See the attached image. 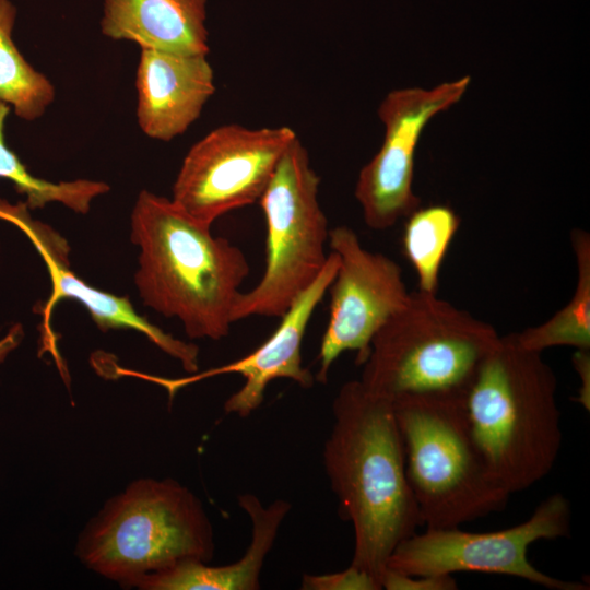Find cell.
<instances>
[{"label":"cell","instance_id":"1","mask_svg":"<svg viewBox=\"0 0 590 590\" xmlns=\"http://www.w3.org/2000/svg\"><path fill=\"white\" fill-rule=\"evenodd\" d=\"M323 465L341 516L352 523L350 565L381 578L394 548L423 527L410 487L392 403L359 379L342 385Z\"/></svg>","mask_w":590,"mask_h":590},{"label":"cell","instance_id":"2","mask_svg":"<svg viewBox=\"0 0 590 590\" xmlns=\"http://www.w3.org/2000/svg\"><path fill=\"white\" fill-rule=\"evenodd\" d=\"M140 249L134 282L143 304L177 318L190 339L229 333L239 287L249 274L244 252L211 233L172 199L142 190L131 213Z\"/></svg>","mask_w":590,"mask_h":590},{"label":"cell","instance_id":"3","mask_svg":"<svg viewBox=\"0 0 590 590\" xmlns=\"http://www.w3.org/2000/svg\"><path fill=\"white\" fill-rule=\"evenodd\" d=\"M557 379L542 353L500 337L482 362L464 406L473 439L498 484L510 495L553 470L562 442Z\"/></svg>","mask_w":590,"mask_h":590},{"label":"cell","instance_id":"4","mask_svg":"<svg viewBox=\"0 0 590 590\" xmlns=\"http://www.w3.org/2000/svg\"><path fill=\"white\" fill-rule=\"evenodd\" d=\"M500 335L437 294L410 293L375 334L361 382L393 402L406 397L464 399Z\"/></svg>","mask_w":590,"mask_h":590},{"label":"cell","instance_id":"5","mask_svg":"<svg viewBox=\"0 0 590 590\" xmlns=\"http://www.w3.org/2000/svg\"><path fill=\"white\" fill-rule=\"evenodd\" d=\"M215 543L201 500L172 479H141L111 498L78 542L81 562L125 587L179 563H209Z\"/></svg>","mask_w":590,"mask_h":590},{"label":"cell","instance_id":"6","mask_svg":"<svg viewBox=\"0 0 590 590\" xmlns=\"http://www.w3.org/2000/svg\"><path fill=\"white\" fill-rule=\"evenodd\" d=\"M391 403L425 528L461 527L507 506L510 494L493 477L473 439L464 399L406 397Z\"/></svg>","mask_w":590,"mask_h":590},{"label":"cell","instance_id":"7","mask_svg":"<svg viewBox=\"0 0 590 590\" xmlns=\"http://www.w3.org/2000/svg\"><path fill=\"white\" fill-rule=\"evenodd\" d=\"M320 178L296 137L259 199L267 226L266 269L260 282L235 300L233 321L281 318L321 273L328 255V220L318 201Z\"/></svg>","mask_w":590,"mask_h":590},{"label":"cell","instance_id":"8","mask_svg":"<svg viewBox=\"0 0 590 590\" xmlns=\"http://www.w3.org/2000/svg\"><path fill=\"white\" fill-rule=\"evenodd\" d=\"M570 531V503L562 493H555L541 502L527 520L503 530L473 532L452 527L416 532L394 548L386 569L405 575L475 571L517 577L550 590H586L585 582L550 576L528 557L533 543L568 538Z\"/></svg>","mask_w":590,"mask_h":590},{"label":"cell","instance_id":"9","mask_svg":"<svg viewBox=\"0 0 590 590\" xmlns=\"http://www.w3.org/2000/svg\"><path fill=\"white\" fill-rule=\"evenodd\" d=\"M296 137L285 126L251 129L231 123L213 129L186 154L172 200L209 225L258 202Z\"/></svg>","mask_w":590,"mask_h":590},{"label":"cell","instance_id":"10","mask_svg":"<svg viewBox=\"0 0 590 590\" xmlns=\"http://www.w3.org/2000/svg\"><path fill=\"white\" fill-rule=\"evenodd\" d=\"M470 84L465 75L430 90L408 87L389 92L378 107L385 127L378 152L361 169L355 198L366 225L392 227L421 206L413 191L415 151L426 125L458 103Z\"/></svg>","mask_w":590,"mask_h":590},{"label":"cell","instance_id":"11","mask_svg":"<svg viewBox=\"0 0 590 590\" xmlns=\"http://www.w3.org/2000/svg\"><path fill=\"white\" fill-rule=\"evenodd\" d=\"M328 241L339 258V267L328 290L330 318L316 375L323 384L342 353L356 352L357 364H363L375 334L404 306L410 295L399 264L380 252L365 249L352 228L344 225L331 228Z\"/></svg>","mask_w":590,"mask_h":590},{"label":"cell","instance_id":"12","mask_svg":"<svg viewBox=\"0 0 590 590\" xmlns=\"http://www.w3.org/2000/svg\"><path fill=\"white\" fill-rule=\"evenodd\" d=\"M26 203L12 205L0 199V219L19 227L42 256L51 280V294L44 305V340L48 347H55L50 316L56 304L62 298H72L82 304L92 320L103 332L114 329H132L144 334L163 352L177 359L190 374L199 368V347L174 338L139 315L129 297L116 296L94 288L80 279L69 266V245L52 227L33 220Z\"/></svg>","mask_w":590,"mask_h":590},{"label":"cell","instance_id":"13","mask_svg":"<svg viewBox=\"0 0 590 590\" xmlns=\"http://www.w3.org/2000/svg\"><path fill=\"white\" fill-rule=\"evenodd\" d=\"M338 267L339 258L331 251L319 276L292 303L272 335L248 355L180 379L148 375L146 379L166 388L172 398L184 386L223 374H238L244 377L245 384L226 399L224 411L226 414H235L243 418L248 417L260 406L268 385L274 379L286 378L302 388H311L315 378L303 365L302 343L309 320L328 292Z\"/></svg>","mask_w":590,"mask_h":590},{"label":"cell","instance_id":"14","mask_svg":"<svg viewBox=\"0 0 590 590\" xmlns=\"http://www.w3.org/2000/svg\"><path fill=\"white\" fill-rule=\"evenodd\" d=\"M137 118L150 138L170 141L199 117L215 92L206 55H179L141 48L137 70Z\"/></svg>","mask_w":590,"mask_h":590},{"label":"cell","instance_id":"15","mask_svg":"<svg viewBox=\"0 0 590 590\" xmlns=\"http://www.w3.org/2000/svg\"><path fill=\"white\" fill-rule=\"evenodd\" d=\"M238 503L251 523V540L244 556L224 566H209L198 560L182 562L143 577L135 587L142 590L260 589L264 560L291 510V504L279 498L266 506L249 493L240 495Z\"/></svg>","mask_w":590,"mask_h":590},{"label":"cell","instance_id":"16","mask_svg":"<svg viewBox=\"0 0 590 590\" xmlns=\"http://www.w3.org/2000/svg\"><path fill=\"white\" fill-rule=\"evenodd\" d=\"M208 0H105L102 33L141 48L179 55L209 54Z\"/></svg>","mask_w":590,"mask_h":590},{"label":"cell","instance_id":"17","mask_svg":"<svg viewBox=\"0 0 590 590\" xmlns=\"http://www.w3.org/2000/svg\"><path fill=\"white\" fill-rule=\"evenodd\" d=\"M577 264V282L570 300L545 322L512 333L524 350L542 353L555 346L590 350V235L570 234Z\"/></svg>","mask_w":590,"mask_h":590},{"label":"cell","instance_id":"18","mask_svg":"<svg viewBox=\"0 0 590 590\" xmlns=\"http://www.w3.org/2000/svg\"><path fill=\"white\" fill-rule=\"evenodd\" d=\"M15 15L14 5L0 0V102L12 105L20 118L34 120L52 103L55 88L14 45L11 34Z\"/></svg>","mask_w":590,"mask_h":590},{"label":"cell","instance_id":"19","mask_svg":"<svg viewBox=\"0 0 590 590\" xmlns=\"http://www.w3.org/2000/svg\"><path fill=\"white\" fill-rule=\"evenodd\" d=\"M459 224L458 215L446 205L418 206L406 216L402 246L418 291L437 294L440 268Z\"/></svg>","mask_w":590,"mask_h":590},{"label":"cell","instance_id":"20","mask_svg":"<svg viewBox=\"0 0 590 590\" xmlns=\"http://www.w3.org/2000/svg\"><path fill=\"white\" fill-rule=\"evenodd\" d=\"M8 114L9 106L0 102V177L13 181L19 192L33 197L40 191L43 180L28 173L14 152L5 145L3 131Z\"/></svg>","mask_w":590,"mask_h":590},{"label":"cell","instance_id":"21","mask_svg":"<svg viewBox=\"0 0 590 590\" xmlns=\"http://www.w3.org/2000/svg\"><path fill=\"white\" fill-rule=\"evenodd\" d=\"M303 590H380L379 583L366 571L352 565L347 568L324 575L305 574Z\"/></svg>","mask_w":590,"mask_h":590},{"label":"cell","instance_id":"22","mask_svg":"<svg viewBox=\"0 0 590 590\" xmlns=\"http://www.w3.org/2000/svg\"><path fill=\"white\" fill-rule=\"evenodd\" d=\"M458 582L453 575H405L386 569L381 578V589L386 590H456Z\"/></svg>","mask_w":590,"mask_h":590},{"label":"cell","instance_id":"23","mask_svg":"<svg viewBox=\"0 0 590 590\" xmlns=\"http://www.w3.org/2000/svg\"><path fill=\"white\" fill-rule=\"evenodd\" d=\"M573 365L580 378V387L575 401L587 412L590 411V350H576L573 355Z\"/></svg>","mask_w":590,"mask_h":590},{"label":"cell","instance_id":"24","mask_svg":"<svg viewBox=\"0 0 590 590\" xmlns=\"http://www.w3.org/2000/svg\"><path fill=\"white\" fill-rule=\"evenodd\" d=\"M20 337L21 329L20 326H16L15 328L11 329L5 338L0 340V359H2L7 353L17 345Z\"/></svg>","mask_w":590,"mask_h":590}]
</instances>
